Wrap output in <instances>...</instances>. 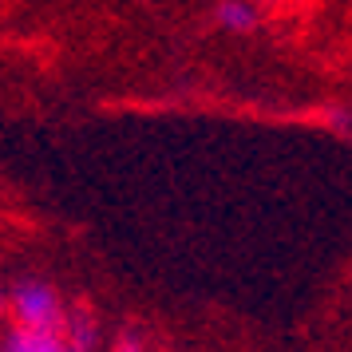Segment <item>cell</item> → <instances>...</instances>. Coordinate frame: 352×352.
Wrapping results in <instances>:
<instances>
[{
  "instance_id": "1",
  "label": "cell",
  "mask_w": 352,
  "mask_h": 352,
  "mask_svg": "<svg viewBox=\"0 0 352 352\" xmlns=\"http://www.w3.org/2000/svg\"><path fill=\"white\" fill-rule=\"evenodd\" d=\"M8 305H12V320L16 324H28V329H56L60 333V297L52 293L44 281H20L16 289H12V297H8Z\"/></svg>"
},
{
  "instance_id": "2",
  "label": "cell",
  "mask_w": 352,
  "mask_h": 352,
  "mask_svg": "<svg viewBox=\"0 0 352 352\" xmlns=\"http://www.w3.org/2000/svg\"><path fill=\"white\" fill-rule=\"evenodd\" d=\"M4 349L8 352H60L64 340L56 329H28V324H16L12 333L4 336Z\"/></svg>"
},
{
  "instance_id": "3",
  "label": "cell",
  "mask_w": 352,
  "mask_h": 352,
  "mask_svg": "<svg viewBox=\"0 0 352 352\" xmlns=\"http://www.w3.org/2000/svg\"><path fill=\"white\" fill-rule=\"evenodd\" d=\"M218 24H222L226 32H254L257 8L250 0H222V4H218Z\"/></svg>"
}]
</instances>
